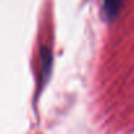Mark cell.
Returning <instances> with one entry per match:
<instances>
[{"label":"cell","instance_id":"obj_1","mask_svg":"<svg viewBox=\"0 0 134 134\" xmlns=\"http://www.w3.org/2000/svg\"><path fill=\"white\" fill-rule=\"evenodd\" d=\"M104 9L108 17H113L117 15L120 7H121V0H104Z\"/></svg>","mask_w":134,"mask_h":134}]
</instances>
